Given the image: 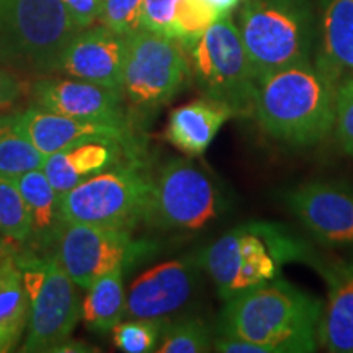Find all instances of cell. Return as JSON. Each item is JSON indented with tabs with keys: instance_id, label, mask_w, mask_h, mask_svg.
Masks as SVG:
<instances>
[{
	"instance_id": "obj_30",
	"label": "cell",
	"mask_w": 353,
	"mask_h": 353,
	"mask_svg": "<svg viewBox=\"0 0 353 353\" xmlns=\"http://www.w3.org/2000/svg\"><path fill=\"white\" fill-rule=\"evenodd\" d=\"M334 130L343 152L353 157V76L337 83Z\"/></svg>"
},
{
	"instance_id": "obj_2",
	"label": "cell",
	"mask_w": 353,
	"mask_h": 353,
	"mask_svg": "<svg viewBox=\"0 0 353 353\" xmlns=\"http://www.w3.org/2000/svg\"><path fill=\"white\" fill-rule=\"evenodd\" d=\"M335 92L314 61L290 65L259 79L252 117L272 139L314 145L334 130Z\"/></svg>"
},
{
	"instance_id": "obj_32",
	"label": "cell",
	"mask_w": 353,
	"mask_h": 353,
	"mask_svg": "<svg viewBox=\"0 0 353 353\" xmlns=\"http://www.w3.org/2000/svg\"><path fill=\"white\" fill-rule=\"evenodd\" d=\"M70 20L79 30H85L100 19L103 0H61Z\"/></svg>"
},
{
	"instance_id": "obj_4",
	"label": "cell",
	"mask_w": 353,
	"mask_h": 353,
	"mask_svg": "<svg viewBox=\"0 0 353 353\" xmlns=\"http://www.w3.org/2000/svg\"><path fill=\"white\" fill-rule=\"evenodd\" d=\"M316 25L311 0H245L237 28L257 81L312 61Z\"/></svg>"
},
{
	"instance_id": "obj_23",
	"label": "cell",
	"mask_w": 353,
	"mask_h": 353,
	"mask_svg": "<svg viewBox=\"0 0 353 353\" xmlns=\"http://www.w3.org/2000/svg\"><path fill=\"white\" fill-rule=\"evenodd\" d=\"M123 272V268H117L105 273L87 288V296L82 304V321L88 330L108 332L126 316Z\"/></svg>"
},
{
	"instance_id": "obj_8",
	"label": "cell",
	"mask_w": 353,
	"mask_h": 353,
	"mask_svg": "<svg viewBox=\"0 0 353 353\" xmlns=\"http://www.w3.org/2000/svg\"><path fill=\"white\" fill-rule=\"evenodd\" d=\"M151 183L138 162L105 169L59 196L61 216L64 224L131 231L144 221Z\"/></svg>"
},
{
	"instance_id": "obj_35",
	"label": "cell",
	"mask_w": 353,
	"mask_h": 353,
	"mask_svg": "<svg viewBox=\"0 0 353 353\" xmlns=\"http://www.w3.org/2000/svg\"><path fill=\"white\" fill-rule=\"evenodd\" d=\"M205 2L208 3L210 7H213L214 10L223 17V15H229V12H231L232 8L239 6L241 0H205Z\"/></svg>"
},
{
	"instance_id": "obj_24",
	"label": "cell",
	"mask_w": 353,
	"mask_h": 353,
	"mask_svg": "<svg viewBox=\"0 0 353 353\" xmlns=\"http://www.w3.org/2000/svg\"><path fill=\"white\" fill-rule=\"evenodd\" d=\"M44 154L39 152L15 123V114H0V176H17L41 169Z\"/></svg>"
},
{
	"instance_id": "obj_18",
	"label": "cell",
	"mask_w": 353,
	"mask_h": 353,
	"mask_svg": "<svg viewBox=\"0 0 353 353\" xmlns=\"http://www.w3.org/2000/svg\"><path fill=\"white\" fill-rule=\"evenodd\" d=\"M312 61L335 83L353 76V0H322Z\"/></svg>"
},
{
	"instance_id": "obj_13",
	"label": "cell",
	"mask_w": 353,
	"mask_h": 353,
	"mask_svg": "<svg viewBox=\"0 0 353 353\" xmlns=\"http://www.w3.org/2000/svg\"><path fill=\"white\" fill-rule=\"evenodd\" d=\"M201 254L159 262L134 278L126 294V317L169 322L195 294Z\"/></svg>"
},
{
	"instance_id": "obj_29",
	"label": "cell",
	"mask_w": 353,
	"mask_h": 353,
	"mask_svg": "<svg viewBox=\"0 0 353 353\" xmlns=\"http://www.w3.org/2000/svg\"><path fill=\"white\" fill-rule=\"evenodd\" d=\"M143 0H103L100 21L114 33L128 34L141 28Z\"/></svg>"
},
{
	"instance_id": "obj_6",
	"label": "cell",
	"mask_w": 353,
	"mask_h": 353,
	"mask_svg": "<svg viewBox=\"0 0 353 353\" xmlns=\"http://www.w3.org/2000/svg\"><path fill=\"white\" fill-rule=\"evenodd\" d=\"M30 301L26 339L21 352H52L70 339L82 317L77 285L56 255H15Z\"/></svg>"
},
{
	"instance_id": "obj_22",
	"label": "cell",
	"mask_w": 353,
	"mask_h": 353,
	"mask_svg": "<svg viewBox=\"0 0 353 353\" xmlns=\"http://www.w3.org/2000/svg\"><path fill=\"white\" fill-rule=\"evenodd\" d=\"M30 301L17 257L0 260V353L17 350L28 327Z\"/></svg>"
},
{
	"instance_id": "obj_1",
	"label": "cell",
	"mask_w": 353,
	"mask_h": 353,
	"mask_svg": "<svg viewBox=\"0 0 353 353\" xmlns=\"http://www.w3.org/2000/svg\"><path fill=\"white\" fill-rule=\"evenodd\" d=\"M324 304L280 276L228 299L219 335L255 343L262 353H311L319 345Z\"/></svg>"
},
{
	"instance_id": "obj_15",
	"label": "cell",
	"mask_w": 353,
	"mask_h": 353,
	"mask_svg": "<svg viewBox=\"0 0 353 353\" xmlns=\"http://www.w3.org/2000/svg\"><path fill=\"white\" fill-rule=\"evenodd\" d=\"M125 56V34L114 33L105 25L88 26L64 48L57 72L121 92Z\"/></svg>"
},
{
	"instance_id": "obj_34",
	"label": "cell",
	"mask_w": 353,
	"mask_h": 353,
	"mask_svg": "<svg viewBox=\"0 0 353 353\" xmlns=\"http://www.w3.org/2000/svg\"><path fill=\"white\" fill-rule=\"evenodd\" d=\"M52 352H63V353H69V352H77V353H88V352H97L95 348H92V345L83 342H76V341H64L63 343H59Z\"/></svg>"
},
{
	"instance_id": "obj_33",
	"label": "cell",
	"mask_w": 353,
	"mask_h": 353,
	"mask_svg": "<svg viewBox=\"0 0 353 353\" xmlns=\"http://www.w3.org/2000/svg\"><path fill=\"white\" fill-rule=\"evenodd\" d=\"M23 94V82L12 70L0 68V110L12 108Z\"/></svg>"
},
{
	"instance_id": "obj_7",
	"label": "cell",
	"mask_w": 353,
	"mask_h": 353,
	"mask_svg": "<svg viewBox=\"0 0 353 353\" xmlns=\"http://www.w3.org/2000/svg\"><path fill=\"white\" fill-rule=\"evenodd\" d=\"M190 69L203 95L234 117H252L257 77L231 15H223L190 48Z\"/></svg>"
},
{
	"instance_id": "obj_36",
	"label": "cell",
	"mask_w": 353,
	"mask_h": 353,
	"mask_svg": "<svg viewBox=\"0 0 353 353\" xmlns=\"http://www.w3.org/2000/svg\"><path fill=\"white\" fill-rule=\"evenodd\" d=\"M6 239H3L2 237V234H0V260H2L3 257H6V255L8 254V250H7V244L6 242H3Z\"/></svg>"
},
{
	"instance_id": "obj_20",
	"label": "cell",
	"mask_w": 353,
	"mask_h": 353,
	"mask_svg": "<svg viewBox=\"0 0 353 353\" xmlns=\"http://www.w3.org/2000/svg\"><path fill=\"white\" fill-rule=\"evenodd\" d=\"M120 148H123L121 144L103 141L76 145L44 157L41 170L56 190L57 196H61L92 175L108 169Z\"/></svg>"
},
{
	"instance_id": "obj_16",
	"label": "cell",
	"mask_w": 353,
	"mask_h": 353,
	"mask_svg": "<svg viewBox=\"0 0 353 353\" xmlns=\"http://www.w3.org/2000/svg\"><path fill=\"white\" fill-rule=\"evenodd\" d=\"M15 123L44 156H51L76 145L95 143V141L117 143L128 148L132 144L130 126L76 120L64 114L48 112L39 108L38 105H32L23 113L15 114Z\"/></svg>"
},
{
	"instance_id": "obj_21",
	"label": "cell",
	"mask_w": 353,
	"mask_h": 353,
	"mask_svg": "<svg viewBox=\"0 0 353 353\" xmlns=\"http://www.w3.org/2000/svg\"><path fill=\"white\" fill-rule=\"evenodd\" d=\"M13 182L23 195L30 218H32L30 241L33 242L34 249L48 250L56 247L65 224L61 216L59 196L50 180L46 179L41 169H37L17 176Z\"/></svg>"
},
{
	"instance_id": "obj_27",
	"label": "cell",
	"mask_w": 353,
	"mask_h": 353,
	"mask_svg": "<svg viewBox=\"0 0 353 353\" xmlns=\"http://www.w3.org/2000/svg\"><path fill=\"white\" fill-rule=\"evenodd\" d=\"M219 17V13L213 7H210L205 0H183L176 10L172 38L190 51V48L203 37V33Z\"/></svg>"
},
{
	"instance_id": "obj_5",
	"label": "cell",
	"mask_w": 353,
	"mask_h": 353,
	"mask_svg": "<svg viewBox=\"0 0 353 353\" xmlns=\"http://www.w3.org/2000/svg\"><path fill=\"white\" fill-rule=\"evenodd\" d=\"M79 32L61 0H0V65L34 76L57 72Z\"/></svg>"
},
{
	"instance_id": "obj_14",
	"label": "cell",
	"mask_w": 353,
	"mask_h": 353,
	"mask_svg": "<svg viewBox=\"0 0 353 353\" xmlns=\"http://www.w3.org/2000/svg\"><path fill=\"white\" fill-rule=\"evenodd\" d=\"M34 105L76 120L130 126L120 90L72 77H41L33 82Z\"/></svg>"
},
{
	"instance_id": "obj_9",
	"label": "cell",
	"mask_w": 353,
	"mask_h": 353,
	"mask_svg": "<svg viewBox=\"0 0 353 353\" xmlns=\"http://www.w3.org/2000/svg\"><path fill=\"white\" fill-rule=\"evenodd\" d=\"M192 76L185 48L165 34L138 32L126 37L123 97L131 107L152 112L174 100Z\"/></svg>"
},
{
	"instance_id": "obj_11",
	"label": "cell",
	"mask_w": 353,
	"mask_h": 353,
	"mask_svg": "<svg viewBox=\"0 0 353 353\" xmlns=\"http://www.w3.org/2000/svg\"><path fill=\"white\" fill-rule=\"evenodd\" d=\"M148 254V242L132 241L131 231L90 224H65L56 245L61 267L83 290L99 276L117 268L125 270Z\"/></svg>"
},
{
	"instance_id": "obj_25",
	"label": "cell",
	"mask_w": 353,
	"mask_h": 353,
	"mask_svg": "<svg viewBox=\"0 0 353 353\" xmlns=\"http://www.w3.org/2000/svg\"><path fill=\"white\" fill-rule=\"evenodd\" d=\"M0 234L6 241L26 244L32 237V218L17 183L0 176Z\"/></svg>"
},
{
	"instance_id": "obj_17",
	"label": "cell",
	"mask_w": 353,
	"mask_h": 353,
	"mask_svg": "<svg viewBox=\"0 0 353 353\" xmlns=\"http://www.w3.org/2000/svg\"><path fill=\"white\" fill-rule=\"evenodd\" d=\"M327 283L319 345L330 353H353V254L332 263H314Z\"/></svg>"
},
{
	"instance_id": "obj_19",
	"label": "cell",
	"mask_w": 353,
	"mask_h": 353,
	"mask_svg": "<svg viewBox=\"0 0 353 353\" xmlns=\"http://www.w3.org/2000/svg\"><path fill=\"white\" fill-rule=\"evenodd\" d=\"M232 117L231 108L208 97L188 101L170 113L165 139L188 157H198Z\"/></svg>"
},
{
	"instance_id": "obj_10",
	"label": "cell",
	"mask_w": 353,
	"mask_h": 353,
	"mask_svg": "<svg viewBox=\"0 0 353 353\" xmlns=\"http://www.w3.org/2000/svg\"><path fill=\"white\" fill-rule=\"evenodd\" d=\"M226 201L205 170L176 157L151 183L144 221L169 231H198L218 219Z\"/></svg>"
},
{
	"instance_id": "obj_26",
	"label": "cell",
	"mask_w": 353,
	"mask_h": 353,
	"mask_svg": "<svg viewBox=\"0 0 353 353\" xmlns=\"http://www.w3.org/2000/svg\"><path fill=\"white\" fill-rule=\"evenodd\" d=\"M213 347L210 327L201 319H182L167 322L159 353H203Z\"/></svg>"
},
{
	"instance_id": "obj_31",
	"label": "cell",
	"mask_w": 353,
	"mask_h": 353,
	"mask_svg": "<svg viewBox=\"0 0 353 353\" xmlns=\"http://www.w3.org/2000/svg\"><path fill=\"white\" fill-rule=\"evenodd\" d=\"M183 0H143L141 28L172 38L176 10Z\"/></svg>"
},
{
	"instance_id": "obj_12",
	"label": "cell",
	"mask_w": 353,
	"mask_h": 353,
	"mask_svg": "<svg viewBox=\"0 0 353 353\" xmlns=\"http://www.w3.org/2000/svg\"><path fill=\"white\" fill-rule=\"evenodd\" d=\"M285 203L319 244L353 249V183L314 180L286 192Z\"/></svg>"
},
{
	"instance_id": "obj_28",
	"label": "cell",
	"mask_w": 353,
	"mask_h": 353,
	"mask_svg": "<svg viewBox=\"0 0 353 353\" xmlns=\"http://www.w3.org/2000/svg\"><path fill=\"white\" fill-rule=\"evenodd\" d=\"M167 322L151 319H130L113 327V343L126 353L156 352Z\"/></svg>"
},
{
	"instance_id": "obj_3",
	"label": "cell",
	"mask_w": 353,
	"mask_h": 353,
	"mask_svg": "<svg viewBox=\"0 0 353 353\" xmlns=\"http://www.w3.org/2000/svg\"><path fill=\"white\" fill-rule=\"evenodd\" d=\"M312 259L306 242L288 228L265 221L241 224L201 252L203 270L224 301L275 280L286 263Z\"/></svg>"
}]
</instances>
